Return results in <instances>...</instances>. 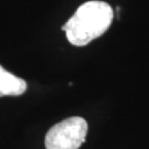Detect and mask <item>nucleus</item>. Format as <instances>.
<instances>
[{
  "mask_svg": "<svg viewBox=\"0 0 149 149\" xmlns=\"http://www.w3.org/2000/svg\"><path fill=\"white\" fill-rule=\"evenodd\" d=\"M114 19V11L107 2L92 0L77 8L62 27L66 39L75 47L87 45L107 31Z\"/></svg>",
  "mask_w": 149,
  "mask_h": 149,
  "instance_id": "nucleus-1",
  "label": "nucleus"
},
{
  "mask_svg": "<svg viewBox=\"0 0 149 149\" xmlns=\"http://www.w3.org/2000/svg\"><path fill=\"white\" fill-rule=\"evenodd\" d=\"M88 125L84 118L74 116L55 124L45 136V149H79L85 141Z\"/></svg>",
  "mask_w": 149,
  "mask_h": 149,
  "instance_id": "nucleus-2",
  "label": "nucleus"
},
{
  "mask_svg": "<svg viewBox=\"0 0 149 149\" xmlns=\"http://www.w3.org/2000/svg\"><path fill=\"white\" fill-rule=\"evenodd\" d=\"M27 91V82L0 65V97L20 96Z\"/></svg>",
  "mask_w": 149,
  "mask_h": 149,
  "instance_id": "nucleus-3",
  "label": "nucleus"
}]
</instances>
